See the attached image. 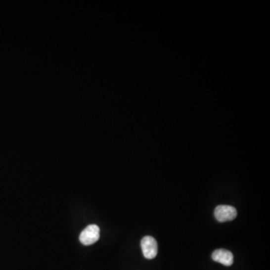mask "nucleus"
Here are the masks:
<instances>
[{
	"label": "nucleus",
	"mask_w": 270,
	"mask_h": 270,
	"mask_svg": "<svg viewBox=\"0 0 270 270\" xmlns=\"http://www.w3.org/2000/svg\"><path fill=\"white\" fill-rule=\"evenodd\" d=\"M99 237V227L96 225H90L81 232L79 239L83 245H90L96 242Z\"/></svg>",
	"instance_id": "f257e3e1"
},
{
	"label": "nucleus",
	"mask_w": 270,
	"mask_h": 270,
	"mask_svg": "<svg viewBox=\"0 0 270 270\" xmlns=\"http://www.w3.org/2000/svg\"><path fill=\"white\" fill-rule=\"evenodd\" d=\"M214 215L218 222H230L236 217L237 211L231 206L220 205L216 207Z\"/></svg>",
	"instance_id": "f03ea898"
},
{
	"label": "nucleus",
	"mask_w": 270,
	"mask_h": 270,
	"mask_svg": "<svg viewBox=\"0 0 270 270\" xmlns=\"http://www.w3.org/2000/svg\"><path fill=\"white\" fill-rule=\"evenodd\" d=\"M141 249L143 256L146 259H153L158 254V243L155 238L145 236L141 240Z\"/></svg>",
	"instance_id": "7ed1b4c3"
},
{
	"label": "nucleus",
	"mask_w": 270,
	"mask_h": 270,
	"mask_svg": "<svg viewBox=\"0 0 270 270\" xmlns=\"http://www.w3.org/2000/svg\"><path fill=\"white\" fill-rule=\"evenodd\" d=\"M213 261L226 267H230L233 263V255L230 251L225 249H218L212 255Z\"/></svg>",
	"instance_id": "20e7f679"
}]
</instances>
